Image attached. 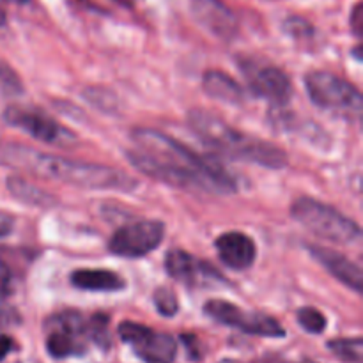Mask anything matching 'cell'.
Instances as JSON below:
<instances>
[{
	"label": "cell",
	"instance_id": "obj_19",
	"mask_svg": "<svg viewBox=\"0 0 363 363\" xmlns=\"http://www.w3.org/2000/svg\"><path fill=\"white\" fill-rule=\"evenodd\" d=\"M328 350L332 351L333 354H337L340 360L351 362V363H362L363 340L360 339V337H357V339L330 340Z\"/></svg>",
	"mask_w": 363,
	"mask_h": 363
},
{
	"label": "cell",
	"instance_id": "obj_18",
	"mask_svg": "<svg viewBox=\"0 0 363 363\" xmlns=\"http://www.w3.org/2000/svg\"><path fill=\"white\" fill-rule=\"evenodd\" d=\"M7 190L13 194L14 199H18L23 204L35 206V208H52L57 202L48 191L41 190L35 184L27 183L21 177H9L7 179Z\"/></svg>",
	"mask_w": 363,
	"mask_h": 363
},
{
	"label": "cell",
	"instance_id": "obj_8",
	"mask_svg": "<svg viewBox=\"0 0 363 363\" xmlns=\"http://www.w3.org/2000/svg\"><path fill=\"white\" fill-rule=\"evenodd\" d=\"M204 312L215 321L261 337H284L286 330L277 319L264 314H248L236 305L223 300H211L204 305Z\"/></svg>",
	"mask_w": 363,
	"mask_h": 363
},
{
	"label": "cell",
	"instance_id": "obj_13",
	"mask_svg": "<svg viewBox=\"0 0 363 363\" xmlns=\"http://www.w3.org/2000/svg\"><path fill=\"white\" fill-rule=\"evenodd\" d=\"M165 269L172 279L190 287L202 286V284H208L209 280H216V282L223 280L211 266L199 261L184 250H170L165 259Z\"/></svg>",
	"mask_w": 363,
	"mask_h": 363
},
{
	"label": "cell",
	"instance_id": "obj_2",
	"mask_svg": "<svg viewBox=\"0 0 363 363\" xmlns=\"http://www.w3.org/2000/svg\"><path fill=\"white\" fill-rule=\"evenodd\" d=\"M0 165L25 170L43 179L59 181L84 190L131 191L138 186L137 179L124 170L45 155L21 144H0Z\"/></svg>",
	"mask_w": 363,
	"mask_h": 363
},
{
	"label": "cell",
	"instance_id": "obj_27",
	"mask_svg": "<svg viewBox=\"0 0 363 363\" xmlns=\"http://www.w3.org/2000/svg\"><path fill=\"white\" fill-rule=\"evenodd\" d=\"M14 350V340L7 335H0V362Z\"/></svg>",
	"mask_w": 363,
	"mask_h": 363
},
{
	"label": "cell",
	"instance_id": "obj_14",
	"mask_svg": "<svg viewBox=\"0 0 363 363\" xmlns=\"http://www.w3.org/2000/svg\"><path fill=\"white\" fill-rule=\"evenodd\" d=\"M215 247L216 252H218L220 261L227 268L238 269V272L250 268L255 261V255H257L254 240L245 233H236V230L216 238Z\"/></svg>",
	"mask_w": 363,
	"mask_h": 363
},
{
	"label": "cell",
	"instance_id": "obj_21",
	"mask_svg": "<svg viewBox=\"0 0 363 363\" xmlns=\"http://www.w3.org/2000/svg\"><path fill=\"white\" fill-rule=\"evenodd\" d=\"M85 333L94 340L98 346L110 347V335H108V318L106 315H94L91 321L85 325Z\"/></svg>",
	"mask_w": 363,
	"mask_h": 363
},
{
	"label": "cell",
	"instance_id": "obj_4",
	"mask_svg": "<svg viewBox=\"0 0 363 363\" xmlns=\"http://www.w3.org/2000/svg\"><path fill=\"white\" fill-rule=\"evenodd\" d=\"M291 215L311 230L314 236L339 245H350L360 240L362 230L354 220L347 218L339 209L315 201L301 197L291 206Z\"/></svg>",
	"mask_w": 363,
	"mask_h": 363
},
{
	"label": "cell",
	"instance_id": "obj_20",
	"mask_svg": "<svg viewBox=\"0 0 363 363\" xmlns=\"http://www.w3.org/2000/svg\"><path fill=\"white\" fill-rule=\"evenodd\" d=\"M23 92L20 77L11 66L0 60V98H16Z\"/></svg>",
	"mask_w": 363,
	"mask_h": 363
},
{
	"label": "cell",
	"instance_id": "obj_7",
	"mask_svg": "<svg viewBox=\"0 0 363 363\" xmlns=\"http://www.w3.org/2000/svg\"><path fill=\"white\" fill-rule=\"evenodd\" d=\"M163 236H165V225L162 222L140 220L121 227L110 240L108 248L119 257H144L162 245Z\"/></svg>",
	"mask_w": 363,
	"mask_h": 363
},
{
	"label": "cell",
	"instance_id": "obj_30",
	"mask_svg": "<svg viewBox=\"0 0 363 363\" xmlns=\"http://www.w3.org/2000/svg\"><path fill=\"white\" fill-rule=\"evenodd\" d=\"M6 2H13V4H27L28 0H6Z\"/></svg>",
	"mask_w": 363,
	"mask_h": 363
},
{
	"label": "cell",
	"instance_id": "obj_15",
	"mask_svg": "<svg viewBox=\"0 0 363 363\" xmlns=\"http://www.w3.org/2000/svg\"><path fill=\"white\" fill-rule=\"evenodd\" d=\"M308 252H311L312 257L330 273V275L335 277L339 282H342L344 286H347L350 289H353L354 293L360 294L363 291V275L362 269L354 264L353 261L346 257V255L339 254V252H333L330 248L318 247V245H308Z\"/></svg>",
	"mask_w": 363,
	"mask_h": 363
},
{
	"label": "cell",
	"instance_id": "obj_1",
	"mask_svg": "<svg viewBox=\"0 0 363 363\" xmlns=\"http://www.w3.org/2000/svg\"><path fill=\"white\" fill-rule=\"evenodd\" d=\"M131 137L138 149L131 151L128 158L145 176L184 190L215 194L238 190L234 177L218 162L197 155L169 135L151 128H137Z\"/></svg>",
	"mask_w": 363,
	"mask_h": 363
},
{
	"label": "cell",
	"instance_id": "obj_29",
	"mask_svg": "<svg viewBox=\"0 0 363 363\" xmlns=\"http://www.w3.org/2000/svg\"><path fill=\"white\" fill-rule=\"evenodd\" d=\"M6 20H7V18H6V13H4V11L0 9V27H2V25L6 23Z\"/></svg>",
	"mask_w": 363,
	"mask_h": 363
},
{
	"label": "cell",
	"instance_id": "obj_31",
	"mask_svg": "<svg viewBox=\"0 0 363 363\" xmlns=\"http://www.w3.org/2000/svg\"><path fill=\"white\" fill-rule=\"evenodd\" d=\"M254 363H279V362H269V360H259V362H254Z\"/></svg>",
	"mask_w": 363,
	"mask_h": 363
},
{
	"label": "cell",
	"instance_id": "obj_32",
	"mask_svg": "<svg viewBox=\"0 0 363 363\" xmlns=\"http://www.w3.org/2000/svg\"><path fill=\"white\" fill-rule=\"evenodd\" d=\"M301 363H315V362H311V360H307V362H301Z\"/></svg>",
	"mask_w": 363,
	"mask_h": 363
},
{
	"label": "cell",
	"instance_id": "obj_26",
	"mask_svg": "<svg viewBox=\"0 0 363 363\" xmlns=\"http://www.w3.org/2000/svg\"><path fill=\"white\" fill-rule=\"evenodd\" d=\"M13 227H14V218L7 213L0 211V238L7 236V234L13 233Z\"/></svg>",
	"mask_w": 363,
	"mask_h": 363
},
{
	"label": "cell",
	"instance_id": "obj_22",
	"mask_svg": "<svg viewBox=\"0 0 363 363\" xmlns=\"http://www.w3.org/2000/svg\"><path fill=\"white\" fill-rule=\"evenodd\" d=\"M298 323L303 330L311 333H323L326 328V319L325 315L319 311H315L314 307H305L298 312Z\"/></svg>",
	"mask_w": 363,
	"mask_h": 363
},
{
	"label": "cell",
	"instance_id": "obj_9",
	"mask_svg": "<svg viewBox=\"0 0 363 363\" xmlns=\"http://www.w3.org/2000/svg\"><path fill=\"white\" fill-rule=\"evenodd\" d=\"M119 337L133 346L135 353L145 363H172L176 358L177 344L169 333H158L137 323H123Z\"/></svg>",
	"mask_w": 363,
	"mask_h": 363
},
{
	"label": "cell",
	"instance_id": "obj_3",
	"mask_svg": "<svg viewBox=\"0 0 363 363\" xmlns=\"http://www.w3.org/2000/svg\"><path fill=\"white\" fill-rule=\"evenodd\" d=\"M188 124L194 133L213 151L222 152L230 158L257 163L266 169H284L287 165V156L282 149L269 142L241 133L240 130H234L225 121L206 110H191L188 113Z\"/></svg>",
	"mask_w": 363,
	"mask_h": 363
},
{
	"label": "cell",
	"instance_id": "obj_16",
	"mask_svg": "<svg viewBox=\"0 0 363 363\" xmlns=\"http://www.w3.org/2000/svg\"><path fill=\"white\" fill-rule=\"evenodd\" d=\"M202 87L211 98L218 99V101L230 103V105L243 101V89L240 87L238 82H234V78L222 71H208L202 80Z\"/></svg>",
	"mask_w": 363,
	"mask_h": 363
},
{
	"label": "cell",
	"instance_id": "obj_12",
	"mask_svg": "<svg viewBox=\"0 0 363 363\" xmlns=\"http://www.w3.org/2000/svg\"><path fill=\"white\" fill-rule=\"evenodd\" d=\"M191 13L195 20L209 32L223 41H230L236 35L238 20L233 11L220 0H194Z\"/></svg>",
	"mask_w": 363,
	"mask_h": 363
},
{
	"label": "cell",
	"instance_id": "obj_24",
	"mask_svg": "<svg viewBox=\"0 0 363 363\" xmlns=\"http://www.w3.org/2000/svg\"><path fill=\"white\" fill-rule=\"evenodd\" d=\"M181 340L184 342V347H186L188 351V357H190V360H201L202 357V346L201 342H199V339L195 335H183L181 337Z\"/></svg>",
	"mask_w": 363,
	"mask_h": 363
},
{
	"label": "cell",
	"instance_id": "obj_11",
	"mask_svg": "<svg viewBox=\"0 0 363 363\" xmlns=\"http://www.w3.org/2000/svg\"><path fill=\"white\" fill-rule=\"evenodd\" d=\"M252 91L261 98H266L273 105H287L293 98V85L289 77L282 69L273 66L245 67Z\"/></svg>",
	"mask_w": 363,
	"mask_h": 363
},
{
	"label": "cell",
	"instance_id": "obj_25",
	"mask_svg": "<svg viewBox=\"0 0 363 363\" xmlns=\"http://www.w3.org/2000/svg\"><path fill=\"white\" fill-rule=\"evenodd\" d=\"M13 272H11V268L7 266V262H4L2 259H0V294L9 293L11 287H13Z\"/></svg>",
	"mask_w": 363,
	"mask_h": 363
},
{
	"label": "cell",
	"instance_id": "obj_10",
	"mask_svg": "<svg viewBox=\"0 0 363 363\" xmlns=\"http://www.w3.org/2000/svg\"><path fill=\"white\" fill-rule=\"evenodd\" d=\"M85 325L87 323L77 312H62L50 318L46 323V328L50 330L46 339L48 353L53 358H67L84 353L85 347L80 342V335L85 333Z\"/></svg>",
	"mask_w": 363,
	"mask_h": 363
},
{
	"label": "cell",
	"instance_id": "obj_5",
	"mask_svg": "<svg viewBox=\"0 0 363 363\" xmlns=\"http://www.w3.org/2000/svg\"><path fill=\"white\" fill-rule=\"evenodd\" d=\"M305 87L312 103L321 110L346 119H360L362 92L344 78L328 71H312L305 77Z\"/></svg>",
	"mask_w": 363,
	"mask_h": 363
},
{
	"label": "cell",
	"instance_id": "obj_17",
	"mask_svg": "<svg viewBox=\"0 0 363 363\" xmlns=\"http://www.w3.org/2000/svg\"><path fill=\"white\" fill-rule=\"evenodd\" d=\"M71 284L84 291H119L124 287V280L106 269H78L71 275Z\"/></svg>",
	"mask_w": 363,
	"mask_h": 363
},
{
	"label": "cell",
	"instance_id": "obj_6",
	"mask_svg": "<svg viewBox=\"0 0 363 363\" xmlns=\"http://www.w3.org/2000/svg\"><path fill=\"white\" fill-rule=\"evenodd\" d=\"M4 121L9 126L18 128L35 140L45 142L59 147H69L77 144V135L71 133L67 128L60 126L55 119L46 116L41 110L27 108V106H9L4 112Z\"/></svg>",
	"mask_w": 363,
	"mask_h": 363
},
{
	"label": "cell",
	"instance_id": "obj_23",
	"mask_svg": "<svg viewBox=\"0 0 363 363\" xmlns=\"http://www.w3.org/2000/svg\"><path fill=\"white\" fill-rule=\"evenodd\" d=\"M155 305L156 308H158L160 314L167 315V318L176 314L177 308H179L176 294H174L170 289H165V287H162V289H158L155 293Z\"/></svg>",
	"mask_w": 363,
	"mask_h": 363
},
{
	"label": "cell",
	"instance_id": "obj_28",
	"mask_svg": "<svg viewBox=\"0 0 363 363\" xmlns=\"http://www.w3.org/2000/svg\"><path fill=\"white\" fill-rule=\"evenodd\" d=\"M362 14H363V11H362V4H357V7H354V11H353V28H354V32H357V35H362Z\"/></svg>",
	"mask_w": 363,
	"mask_h": 363
}]
</instances>
